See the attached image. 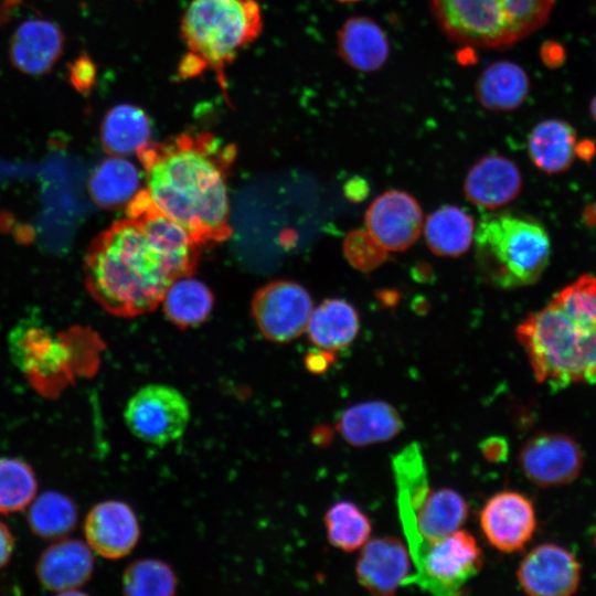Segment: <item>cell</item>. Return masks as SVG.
I'll return each mask as SVG.
<instances>
[{
    "mask_svg": "<svg viewBox=\"0 0 596 596\" xmlns=\"http://www.w3.org/2000/svg\"><path fill=\"white\" fill-rule=\"evenodd\" d=\"M126 215L91 242L84 273L88 292L105 310L135 317L155 309L174 280L194 273L199 246L145 189Z\"/></svg>",
    "mask_w": 596,
    "mask_h": 596,
    "instance_id": "1",
    "label": "cell"
},
{
    "mask_svg": "<svg viewBox=\"0 0 596 596\" xmlns=\"http://www.w3.org/2000/svg\"><path fill=\"white\" fill-rule=\"evenodd\" d=\"M236 147L209 131L182 132L137 151L146 191L200 247L231 234L226 180Z\"/></svg>",
    "mask_w": 596,
    "mask_h": 596,
    "instance_id": "2",
    "label": "cell"
},
{
    "mask_svg": "<svg viewBox=\"0 0 596 596\" xmlns=\"http://www.w3.org/2000/svg\"><path fill=\"white\" fill-rule=\"evenodd\" d=\"M262 30L257 0H192L181 19L187 52L178 65V77L188 79L212 71L227 97L226 67Z\"/></svg>",
    "mask_w": 596,
    "mask_h": 596,
    "instance_id": "3",
    "label": "cell"
},
{
    "mask_svg": "<svg viewBox=\"0 0 596 596\" xmlns=\"http://www.w3.org/2000/svg\"><path fill=\"white\" fill-rule=\"evenodd\" d=\"M535 380L553 391L596 384V328L571 319L552 300L515 329Z\"/></svg>",
    "mask_w": 596,
    "mask_h": 596,
    "instance_id": "4",
    "label": "cell"
},
{
    "mask_svg": "<svg viewBox=\"0 0 596 596\" xmlns=\"http://www.w3.org/2000/svg\"><path fill=\"white\" fill-rule=\"evenodd\" d=\"M445 36L458 45L504 50L549 20L556 0H428Z\"/></svg>",
    "mask_w": 596,
    "mask_h": 596,
    "instance_id": "5",
    "label": "cell"
},
{
    "mask_svg": "<svg viewBox=\"0 0 596 596\" xmlns=\"http://www.w3.org/2000/svg\"><path fill=\"white\" fill-rule=\"evenodd\" d=\"M473 240L479 272L489 284L502 289L538 281L551 256L546 230L521 214L485 216L475 230Z\"/></svg>",
    "mask_w": 596,
    "mask_h": 596,
    "instance_id": "6",
    "label": "cell"
},
{
    "mask_svg": "<svg viewBox=\"0 0 596 596\" xmlns=\"http://www.w3.org/2000/svg\"><path fill=\"white\" fill-rule=\"evenodd\" d=\"M416 573L402 584L416 585L438 596L458 595L482 567V551L467 531L454 533L428 544L414 561Z\"/></svg>",
    "mask_w": 596,
    "mask_h": 596,
    "instance_id": "7",
    "label": "cell"
},
{
    "mask_svg": "<svg viewBox=\"0 0 596 596\" xmlns=\"http://www.w3.org/2000/svg\"><path fill=\"white\" fill-rule=\"evenodd\" d=\"M124 418L137 438L163 446L183 435L190 421V405L177 389L149 384L129 398Z\"/></svg>",
    "mask_w": 596,
    "mask_h": 596,
    "instance_id": "8",
    "label": "cell"
},
{
    "mask_svg": "<svg viewBox=\"0 0 596 596\" xmlns=\"http://www.w3.org/2000/svg\"><path fill=\"white\" fill-rule=\"evenodd\" d=\"M397 507L413 562L428 544L459 530L469 511L464 497L448 488L429 489L415 509Z\"/></svg>",
    "mask_w": 596,
    "mask_h": 596,
    "instance_id": "9",
    "label": "cell"
},
{
    "mask_svg": "<svg viewBox=\"0 0 596 596\" xmlns=\"http://www.w3.org/2000/svg\"><path fill=\"white\" fill-rule=\"evenodd\" d=\"M312 309L308 291L289 280L266 284L252 301V313L260 332L280 343L296 339L307 329Z\"/></svg>",
    "mask_w": 596,
    "mask_h": 596,
    "instance_id": "10",
    "label": "cell"
},
{
    "mask_svg": "<svg viewBox=\"0 0 596 596\" xmlns=\"http://www.w3.org/2000/svg\"><path fill=\"white\" fill-rule=\"evenodd\" d=\"M519 465L524 476L536 486H562L579 475L583 453L575 439L566 434L539 433L522 446Z\"/></svg>",
    "mask_w": 596,
    "mask_h": 596,
    "instance_id": "11",
    "label": "cell"
},
{
    "mask_svg": "<svg viewBox=\"0 0 596 596\" xmlns=\"http://www.w3.org/2000/svg\"><path fill=\"white\" fill-rule=\"evenodd\" d=\"M9 350L23 372L40 376L65 371L73 353L66 333L55 334L36 317L14 326L9 333Z\"/></svg>",
    "mask_w": 596,
    "mask_h": 596,
    "instance_id": "12",
    "label": "cell"
},
{
    "mask_svg": "<svg viewBox=\"0 0 596 596\" xmlns=\"http://www.w3.org/2000/svg\"><path fill=\"white\" fill-rule=\"evenodd\" d=\"M365 225L385 249L402 252L412 246L421 234L422 209L409 193L389 190L370 204L365 213Z\"/></svg>",
    "mask_w": 596,
    "mask_h": 596,
    "instance_id": "13",
    "label": "cell"
},
{
    "mask_svg": "<svg viewBox=\"0 0 596 596\" xmlns=\"http://www.w3.org/2000/svg\"><path fill=\"white\" fill-rule=\"evenodd\" d=\"M522 589L533 596H568L581 581V565L565 547L543 543L533 547L517 571Z\"/></svg>",
    "mask_w": 596,
    "mask_h": 596,
    "instance_id": "14",
    "label": "cell"
},
{
    "mask_svg": "<svg viewBox=\"0 0 596 596\" xmlns=\"http://www.w3.org/2000/svg\"><path fill=\"white\" fill-rule=\"evenodd\" d=\"M536 526L534 507L517 491H501L488 499L480 512V528L497 550L511 553L523 549Z\"/></svg>",
    "mask_w": 596,
    "mask_h": 596,
    "instance_id": "15",
    "label": "cell"
},
{
    "mask_svg": "<svg viewBox=\"0 0 596 596\" xmlns=\"http://www.w3.org/2000/svg\"><path fill=\"white\" fill-rule=\"evenodd\" d=\"M84 534L92 551L105 558L118 560L135 549L140 528L129 504L107 500L91 509L84 522Z\"/></svg>",
    "mask_w": 596,
    "mask_h": 596,
    "instance_id": "16",
    "label": "cell"
},
{
    "mask_svg": "<svg viewBox=\"0 0 596 596\" xmlns=\"http://www.w3.org/2000/svg\"><path fill=\"white\" fill-rule=\"evenodd\" d=\"M64 33L46 19H30L18 25L9 43V60L19 72L30 76L49 74L64 49Z\"/></svg>",
    "mask_w": 596,
    "mask_h": 596,
    "instance_id": "17",
    "label": "cell"
},
{
    "mask_svg": "<svg viewBox=\"0 0 596 596\" xmlns=\"http://www.w3.org/2000/svg\"><path fill=\"white\" fill-rule=\"evenodd\" d=\"M411 555L395 536L376 538L363 545L355 564L362 587L374 595H393L409 576Z\"/></svg>",
    "mask_w": 596,
    "mask_h": 596,
    "instance_id": "18",
    "label": "cell"
},
{
    "mask_svg": "<svg viewBox=\"0 0 596 596\" xmlns=\"http://www.w3.org/2000/svg\"><path fill=\"white\" fill-rule=\"evenodd\" d=\"M93 571L92 549L75 539L60 540L47 546L35 566L41 585L60 594H71L86 584Z\"/></svg>",
    "mask_w": 596,
    "mask_h": 596,
    "instance_id": "19",
    "label": "cell"
},
{
    "mask_svg": "<svg viewBox=\"0 0 596 596\" xmlns=\"http://www.w3.org/2000/svg\"><path fill=\"white\" fill-rule=\"evenodd\" d=\"M522 175L518 166L501 155L481 157L469 169L465 182L466 198L483 209H498L520 193Z\"/></svg>",
    "mask_w": 596,
    "mask_h": 596,
    "instance_id": "20",
    "label": "cell"
},
{
    "mask_svg": "<svg viewBox=\"0 0 596 596\" xmlns=\"http://www.w3.org/2000/svg\"><path fill=\"white\" fill-rule=\"evenodd\" d=\"M336 45L340 58L363 73L381 70L391 52L384 29L368 15L349 17L337 32Z\"/></svg>",
    "mask_w": 596,
    "mask_h": 596,
    "instance_id": "21",
    "label": "cell"
},
{
    "mask_svg": "<svg viewBox=\"0 0 596 596\" xmlns=\"http://www.w3.org/2000/svg\"><path fill=\"white\" fill-rule=\"evenodd\" d=\"M404 427L398 411L384 401L356 403L338 417L336 428L351 446L364 447L391 440Z\"/></svg>",
    "mask_w": 596,
    "mask_h": 596,
    "instance_id": "22",
    "label": "cell"
},
{
    "mask_svg": "<svg viewBox=\"0 0 596 596\" xmlns=\"http://www.w3.org/2000/svg\"><path fill=\"white\" fill-rule=\"evenodd\" d=\"M530 87L529 75L521 65L509 60H499L479 73L475 83V95L486 110L507 113L523 105Z\"/></svg>",
    "mask_w": 596,
    "mask_h": 596,
    "instance_id": "23",
    "label": "cell"
},
{
    "mask_svg": "<svg viewBox=\"0 0 596 596\" xmlns=\"http://www.w3.org/2000/svg\"><path fill=\"white\" fill-rule=\"evenodd\" d=\"M576 142V131L567 121L544 119L529 134V158L542 172L557 174L572 166Z\"/></svg>",
    "mask_w": 596,
    "mask_h": 596,
    "instance_id": "24",
    "label": "cell"
},
{
    "mask_svg": "<svg viewBox=\"0 0 596 596\" xmlns=\"http://www.w3.org/2000/svg\"><path fill=\"white\" fill-rule=\"evenodd\" d=\"M148 114L132 104H118L107 110L99 127V139L110 156H129L150 141Z\"/></svg>",
    "mask_w": 596,
    "mask_h": 596,
    "instance_id": "25",
    "label": "cell"
},
{
    "mask_svg": "<svg viewBox=\"0 0 596 596\" xmlns=\"http://www.w3.org/2000/svg\"><path fill=\"white\" fill-rule=\"evenodd\" d=\"M137 167L120 156H110L99 162L88 179L92 200L106 210L126 207L141 190Z\"/></svg>",
    "mask_w": 596,
    "mask_h": 596,
    "instance_id": "26",
    "label": "cell"
},
{
    "mask_svg": "<svg viewBox=\"0 0 596 596\" xmlns=\"http://www.w3.org/2000/svg\"><path fill=\"white\" fill-rule=\"evenodd\" d=\"M307 330L318 349L334 352L354 340L359 331V316L348 301L327 299L312 309Z\"/></svg>",
    "mask_w": 596,
    "mask_h": 596,
    "instance_id": "27",
    "label": "cell"
},
{
    "mask_svg": "<svg viewBox=\"0 0 596 596\" xmlns=\"http://www.w3.org/2000/svg\"><path fill=\"white\" fill-rule=\"evenodd\" d=\"M424 234L434 254L457 257L465 254L473 242L475 221L458 206H440L427 216Z\"/></svg>",
    "mask_w": 596,
    "mask_h": 596,
    "instance_id": "28",
    "label": "cell"
},
{
    "mask_svg": "<svg viewBox=\"0 0 596 596\" xmlns=\"http://www.w3.org/2000/svg\"><path fill=\"white\" fill-rule=\"evenodd\" d=\"M162 302L171 322L180 328H189L209 317L213 307V295L206 285L185 276L171 284Z\"/></svg>",
    "mask_w": 596,
    "mask_h": 596,
    "instance_id": "29",
    "label": "cell"
},
{
    "mask_svg": "<svg viewBox=\"0 0 596 596\" xmlns=\"http://www.w3.org/2000/svg\"><path fill=\"white\" fill-rule=\"evenodd\" d=\"M77 517V507L70 497L45 491L30 503L26 519L36 536L60 540L75 529Z\"/></svg>",
    "mask_w": 596,
    "mask_h": 596,
    "instance_id": "30",
    "label": "cell"
},
{
    "mask_svg": "<svg viewBox=\"0 0 596 596\" xmlns=\"http://www.w3.org/2000/svg\"><path fill=\"white\" fill-rule=\"evenodd\" d=\"M324 524L329 543L344 552L363 546L372 531L368 515L350 501H339L329 508Z\"/></svg>",
    "mask_w": 596,
    "mask_h": 596,
    "instance_id": "31",
    "label": "cell"
},
{
    "mask_svg": "<svg viewBox=\"0 0 596 596\" xmlns=\"http://www.w3.org/2000/svg\"><path fill=\"white\" fill-rule=\"evenodd\" d=\"M123 592L130 596H171L177 593L178 577L173 568L157 558L130 563L123 574Z\"/></svg>",
    "mask_w": 596,
    "mask_h": 596,
    "instance_id": "32",
    "label": "cell"
},
{
    "mask_svg": "<svg viewBox=\"0 0 596 596\" xmlns=\"http://www.w3.org/2000/svg\"><path fill=\"white\" fill-rule=\"evenodd\" d=\"M36 490V477L28 462L19 458H0V513L25 509Z\"/></svg>",
    "mask_w": 596,
    "mask_h": 596,
    "instance_id": "33",
    "label": "cell"
},
{
    "mask_svg": "<svg viewBox=\"0 0 596 596\" xmlns=\"http://www.w3.org/2000/svg\"><path fill=\"white\" fill-rule=\"evenodd\" d=\"M574 321L596 328V277L585 274L551 299Z\"/></svg>",
    "mask_w": 596,
    "mask_h": 596,
    "instance_id": "34",
    "label": "cell"
},
{
    "mask_svg": "<svg viewBox=\"0 0 596 596\" xmlns=\"http://www.w3.org/2000/svg\"><path fill=\"white\" fill-rule=\"evenodd\" d=\"M343 252L351 266L361 272L377 268L389 257V251L368 230L362 228L354 230L345 236Z\"/></svg>",
    "mask_w": 596,
    "mask_h": 596,
    "instance_id": "35",
    "label": "cell"
},
{
    "mask_svg": "<svg viewBox=\"0 0 596 596\" xmlns=\"http://www.w3.org/2000/svg\"><path fill=\"white\" fill-rule=\"evenodd\" d=\"M67 75L73 88L82 95H87L96 84L97 67L87 53H81L67 64Z\"/></svg>",
    "mask_w": 596,
    "mask_h": 596,
    "instance_id": "36",
    "label": "cell"
},
{
    "mask_svg": "<svg viewBox=\"0 0 596 596\" xmlns=\"http://www.w3.org/2000/svg\"><path fill=\"white\" fill-rule=\"evenodd\" d=\"M479 448L483 457L490 462H502L509 454V445L505 438L500 436L483 439Z\"/></svg>",
    "mask_w": 596,
    "mask_h": 596,
    "instance_id": "37",
    "label": "cell"
},
{
    "mask_svg": "<svg viewBox=\"0 0 596 596\" xmlns=\"http://www.w3.org/2000/svg\"><path fill=\"white\" fill-rule=\"evenodd\" d=\"M540 56L547 67H558L565 61V50L555 41H546L541 46Z\"/></svg>",
    "mask_w": 596,
    "mask_h": 596,
    "instance_id": "38",
    "label": "cell"
},
{
    "mask_svg": "<svg viewBox=\"0 0 596 596\" xmlns=\"http://www.w3.org/2000/svg\"><path fill=\"white\" fill-rule=\"evenodd\" d=\"M332 362L333 353L322 349L310 352L305 360L307 369L316 374L326 372Z\"/></svg>",
    "mask_w": 596,
    "mask_h": 596,
    "instance_id": "39",
    "label": "cell"
},
{
    "mask_svg": "<svg viewBox=\"0 0 596 596\" xmlns=\"http://www.w3.org/2000/svg\"><path fill=\"white\" fill-rule=\"evenodd\" d=\"M14 551V538L6 523L0 521V570L11 560Z\"/></svg>",
    "mask_w": 596,
    "mask_h": 596,
    "instance_id": "40",
    "label": "cell"
},
{
    "mask_svg": "<svg viewBox=\"0 0 596 596\" xmlns=\"http://www.w3.org/2000/svg\"><path fill=\"white\" fill-rule=\"evenodd\" d=\"M344 193L351 201L359 202L369 193V187L362 178L355 177L350 179L344 185Z\"/></svg>",
    "mask_w": 596,
    "mask_h": 596,
    "instance_id": "41",
    "label": "cell"
},
{
    "mask_svg": "<svg viewBox=\"0 0 596 596\" xmlns=\"http://www.w3.org/2000/svg\"><path fill=\"white\" fill-rule=\"evenodd\" d=\"M575 155L585 161H590L596 155V145L589 139L581 140L576 142Z\"/></svg>",
    "mask_w": 596,
    "mask_h": 596,
    "instance_id": "42",
    "label": "cell"
},
{
    "mask_svg": "<svg viewBox=\"0 0 596 596\" xmlns=\"http://www.w3.org/2000/svg\"><path fill=\"white\" fill-rule=\"evenodd\" d=\"M21 0H3V3L1 7H0V12L2 11V9H11L12 7H15L20 3Z\"/></svg>",
    "mask_w": 596,
    "mask_h": 596,
    "instance_id": "43",
    "label": "cell"
},
{
    "mask_svg": "<svg viewBox=\"0 0 596 596\" xmlns=\"http://www.w3.org/2000/svg\"><path fill=\"white\" fill-rule=\"evenodd\" d=\"M589 110L593 119L596 121V94L592 98Z\"/></svg>",
    "mask_w": 596,
    "mask_h": 596,
    "instance_id": "44",
    "label": "cell"
},
{
    "mask_svg": "<svg viewBox=\"0 0 596 596\" xmlns=\"http://www.w3.org/2000/svg\"><path fill=\"white\" fill-rule=\"evenodd\" d=\"M338 2H341V3H353V2H359L361 0H336Z\"/></svg>",
    "mask_w": 596,
    "mask_h": 596,
    "instance_id": "45",
    "label": "cell"
},
{
    "mask_svg": "<svg viewBox=\"0 0 596 596\" xmlns=\"http://www.w3.org/2000/svg\"><path fill=\"white\" fill-rule=\"evenodd\" d=\"M595 544H596V528H595Z\"/></svg>",
    "mask_w": 596,
    "mask_h": 596,
    "instance_id": "46",
    "label": "cell"
}]
</instances>
